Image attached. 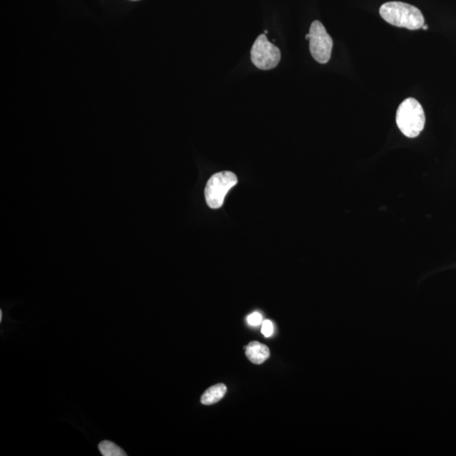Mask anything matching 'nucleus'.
Masks as SVG:
<instances>
[{"instance_id":"obj_8","label":"nucleus","mask_w":456,"mask_h":456,"mask_svg":"<svg viewBox=\"0 0 456 456\" xmlns=\"http://www.w3.org/2000/svg\"><path fill=\"white\" fill-rule=\"evenodd\" d=\"M100 452L104 456H125L127 455L126 452L121 448L116 446L111 441H102L98 446Z\"/></svg>"},{"instance_id":"obj_3","label":"nucleus","mask_w":456,"mask_h":456,"mask_svg":"<svg viewBox=\"0 0 456 456\" xmlns=\"http://www.w3.org/2000/svg\"><path fill=\"white\" fill-rule=\"evenodd\" d=\"M238 183V178L231 172H221L211 176L205 190L207 205L211 209H218L223 205L228 191Z\"/></svg>"},{"instance_id":"obj_6","label":"nucleus","mask_w":456,"mask_h":456,"mask_svg":"<svg viewBox=\"0 0 456 456\" xmlns=\"http://www.w3.org/2000/svg\"><path fill=\"white\" fill-rule=\"evenodd\" d=\"M246 357L251 363L261 364L270 358V349L265 344L252 342L247 346Z\"/></svg>"},{"instance_id":"obj_11","label":"nucleus","mask_w":456,"mask_h":456,"mask_svg":"<svg viewBox=\"0 0 456 456\" xmlns=\"http://www.w3.org/2000/svg\"><path fill=\"white\" fill-rule=\"evenodd\" d=\"M423 28L424 30H427V28H429V26H427V25H424Z\"/></svg>"},{"instance_id":"obj_5","label":"nucleus","mask_w":456,"mask_h":456,"mask_svg":"<svg viewBox=\"0 0 456 456\" xmlns=\"http://www.w3.org/2000/svg\"><path fill=\"white\" fill-rule=\"evenodd\" d=\"M281 60V51L272 44L266 34L259 35L251 49V61L262 70L274 69Z\"/></svg>"},{"instance_id":"obj_9","label":"nucleus","mask_w":456,"mask_h":456,"mask_svg":"<svg viewBox=\"0 0 456 456\" xmlns=\"http://www.w3.org/2000/svg\"><path fill=\"white\" fill-rule=\"evenodd\" d=\"M274 327L273 324L271 321H265L262 322L261 333L266 337H271L273 335Z\"/></svg>"},{"instance_id":"obj_7","label":"nucleus","mask_w":456,"mask_h":456,"mask_svg":"<svg viewBox=\"0 0 456 456\" xmlns=\"http://www.w3.org/2000/svg\"><path fill=\"white\" fill-rule=\"evenodd\" d=\"M227 386L224 383H217L205 391L202 397V403L209 406L217 403L226 395Z\"/></svg>"},{"instance_id":"obj_10","label":"nucleus","mask_w":456,"mask_h":456,"mask_svg":"<svg viewBox=\"0 0 456 456\" xmlns=\"http://www.w3.org/2000/svg\"><path fill=\"white\" fill-rule=\"evenodd\" d=\"M247 321L252 326H258L262 322V316L258 312H254V313L248 316Z\"/></svg>"},{"instance_id":"obj_2","label":"nucleus","mask_w":456,"mask_h":456,"mask_svg":"<svg viewBox=\"0 0 456 456\" xmlns=\"http://www.w3.org/2000/svg\"><path fill=\"white\" fill-rule=\"evenodd\" d=\"M425 114L421 104L414 98H407L399 106L397 123L400 130L408 138H416L425 126Z\"/></svg>"},{"instance_id":"obj_4","label":"nucleus","mask_w":456,"mask_h":456,"mask_svg":"<svg viewBox=\"0 0 456 456\" xmlns=\"http://www.w3.org/2000/svg\"><path fill=\"white\" fill-rule=\"evenodd\" d=\"M306 39L310 40V53L315 61L322 65L330 61L333 41L321 22L312 23Z\"/></svg>"},{"instance_id":"obj_1","label":"nucleus","mask_w":456,"mask_h":456,"mask_svg":"<svg viewBox=\"0 0 456 456\" xmlns=\"http://www.w3.org/2000/svg\"><path fill=\"white\" fill-rule=\"evenodd\" d=\"M379 14L392 26L408 30L421 29L424 26L423 15L417 7L402 2H388L380 7Z\"/></svg>"}]
</instances>
